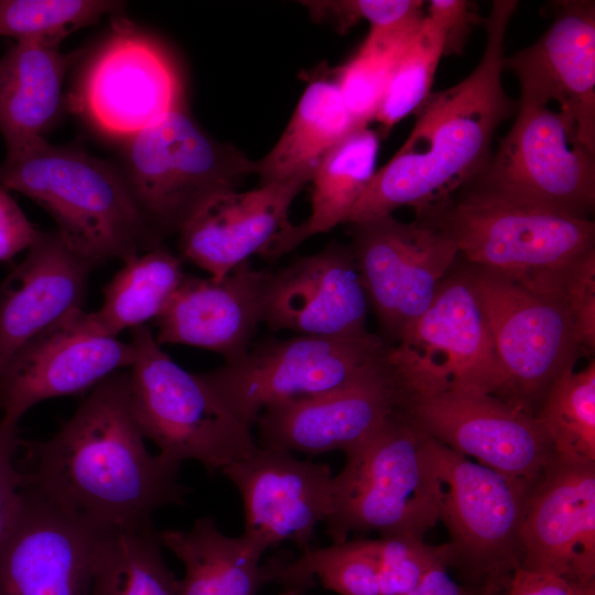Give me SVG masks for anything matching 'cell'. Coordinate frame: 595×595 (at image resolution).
<instances>
[{
	"label": "cell",
	"instance_id": "ee69618b",
	"mask_svg": "<svg viewBox=\"0 0 595 595\" xmlns=\"http://www.w3.org/2000/svg\"><path fill=\"white\" fill-rule=\"evenodd\" d=\"M448 565L431 571L424 580L404 595H489L493 591L484 587L469 588L455 582L447 572Z\"/></svg>",
	"mask_w": 595,
	"mask_h": 595
},
{
	"label": "cell",
	"instance_id": "1f68e13d",
	"mask_svg": "<svg viewBox=\"0 0 595 595\" xmlns=\"http://www.w3.org/2000/svg\"><path fill=\"white\" fill-rule=\"evenodd\" d=\"M424 15L393 25L370 26L357 52L336 69L334 80L359 126L374 120L388 82Z\"/></svg>",
	"mask_w": 595,
	"mask_h": 595
},
{
	"label": "cell",
	"instance_id": "836d02e7",
	"mask_svg": "<svg viewBox=\"0 0 595 595\" xmlns=\"http://www.w3.org/2000/svg\"><path fill=\"white\" fill-rule=\"evenodd\" d=\"M122 8L104 0H0V35L58 47L68 34Z\"/></svg>",
	"mask_w": 595,
	"mask_h": 595
},
{
	"label": "cell",
	"instance_id": "e0dca14e",
	"mask_svg": "<svg viewBox=\"0 0 595 595\" xmlns=\"http://www.w3.org/2000/svg\"><path fill=\"white\" fill-rule=\"evenodd\" d=\"M520 543L519 567L595 585V463L554 459L529 495Z\"/></svg>",
	"mask_w": 595,
	"mask_h": 595
},
{
	"label": "cell",
	"instance_id": "f546056e",
	"mask_svg": "<svg viewBox=\"0 0 595 595\" xmlns=\"http://www.w3.org/2000/svg\"><path fill=\"white\" fill-rule=\"evenodd\" d=\"M152 522L101 533L89 595H180V580L167 567Z\"/></svg>",
	"mask_w": 595,
	"mask_h": 595
},
{
	"label": "cell",
	"instance_id": "ab89813d",
	"mask_svg": "<svg viewBox=\"0 0 595 595\" xmlns=\"http://www.w3.org/2000/svg\"><path fill=\"white\" fill-rule=\"evenodd\" d=\"M20 442L18 424L0 420V548L17 526L26 498L23 473L14 463Z\"/></svg>",
	"mask_w": 595,
	"mask_h": 595
},
{
	"label": "cell",
	"instance_id": "ba28073f",
	"mask_svg": "<svg viewBox=\"0 0 595 595\" xmlns=\"http://www.w3.org/2000/svg\"><path fill=\"white\" fill-rule=\"evenodd\" d=\"M386 365L402 399L500 397L504 376L468 268L443 279L424 313L387 346Z\"/></svg>",
	"mask_w": 595,
	"mask_h": 595
},
{
	"label": "cell",
	"instance_id": "cb8c5ba5",
	"mask_svg": "<svg viewBox=\"0 0 595 595\" xmlns=\"http://www.w3.org/2000/svg\"><path fill=\"white\" fill-rule=\"evenodd\" d=\"M93 270L56 231H41L0 284V375L28 342L83 310Z\"/></svg>",
	"mask_w": 595,
	"mask_h": 595
},
{
	"label": "cell",
	"instance_id": "ac0fdd59",
	"mask_svg": "<svg viewBox=\"0 0 595 595\" xmlns=\"http://www.w3.org/2000/svg\"><path fill=\"white\" fill-rule=\"evenodd\" d=\"M0 548V595H89L101 532L26 489Z\"/></svg>",
	"mask_w": 595,
	"mask_h": 595
},
{
	"label": "cell",
	"instance_id": "9c48e42d",
	"mask_svg": "<svg viewBox=\"0 0 595 595\" xmlns=\"http://www.w3.org/2000/svg\"><path fill=\"white\" fill-rule=\"evenodd\" d=\"M387 346L371 333L298 335L259 343L242 358L199 375L224 407L251 429L269 407L326 393L379 370Z\"/></svg>",
	"mask_w": 595,
	"mask_h": 595
},
{
	"label": "cell",
	"instance_id": "5bb4252c",
	"mask_svg": "<svg viewBox=\"0 0 595 595\" xmlns=\"http://www.w3.org/2000/svg\"><path fill=\"white\" fill-rule=\"evenodd\" d=\"M401 410L451 450L530 485L555 459L538 418L494 396L444 392L404 398Z\"/></svg>",
	"mask_w": 595,
	"mask_h": 595
},
{
	"label": "cell",
	"instance_id": "7bdbcfd3",
	"mask_svg": "<svg viewBox=\"0 0 595 595\" xmlns=\"http://www.w3.org/2000/svg\"><path fill=\"white\" fill-rule=\"evenodd\" d=\"M507 595H595V585L517 567L508 581Z\"/></svg>",
	"mask_w": 595,
	"mask_h": 595
},
{
	"label": "cell",
	"instance_id": "f35d334b",
	"mask_svg": "<svg viewBox=\"0 0 595 595\" xmlns=\"http://www.w3.org/2000/svg\"><path fill=\"white\" fill-rule=\"evenodd\" d=\"M575 339L581 353L595 347V249L588 251L571 271L563 291Z\"/></svg>",
	"mask_w": 595,
	"mask_h": 595
},
{
	"label": "cell",
	"instance_id": "d590c367",
	"mask_svg": "<svg viewBox=\"0 0 595 595\" xmlns=\"http://www.w3.org/2000/svg\"><path fill=\"white\" fill-rule=\"evenodd\" d=\"M221 536L210 517L199 518L188 531L160 533L162 544L185 566L180 595H227L220 560Z\"/></svg>",
	"mask_w": 595,
	"mask_h": 595
},
{
	"label": "cell",
	"instance_id": "b9f144b4",
	"mask_svg": "<svg viewBox=\"0 0 595 595\" xmlns=\"http://www.w3.org/2000/svg\"><path fill=\"white\" fill-rule=\"evenodd\" d=\"M426 15L444 33V55L459 53L472 26L478 22V15L465 0H432Z\"/></svg>",
	"mask_w": 595,
	"mask_h": 595
},
{
	"label": "cell",
	"instance_id": "8992f818",
	"mask_svg": "<svg viewBox=\"0 0 595 595\" xmlns=\"http://www.w3.org/2000/svg\"><path fill=\"white\" fill-rule=\"evenodd\" d=\"M130 342L136 350L129 371L132 412L161 459L175 466L197 461L214 474L258 447L251 429L224 407L199 374L173 361L147 324L131 329Z\"/></svg>",
	"mask_w": 595,
	"mask_h": 595
},
{
	"label": "cell",
	"instance_id": "4316f807",
	"mask_svg": "<svg viewBox=\"0 0 595 595\" xmlns=\"http://www.w3.org/2000/svg\"><path fill=\"white\" fill-rule=\"evenodd\" d=\"M185 273L182 259L163 246L136 255L104 286L101 306L71 315L72 325L97 337H117L162 313Z\"/></svg>",
	"mask_w": 595,
	"mask_h": 595
},
{
	"label": "cell",
	"instance_id": "d6986e66",
	"mask_svg": "<svg viewBox=\"0 0 595 595\" xmlns=\"http://www.w3.org/2000/svg\"><path fill=\"white\" fill-rule=\"evenodd\" d=\"M69 317L32 338L8 363L0 375L1 421L19 424L36 403L90 391L132 366L131 342L87 335Z\"/></svg>",
	"mask_w": 595,
	"mask_h": 595
},
{
	"label": "cell",
	"instance_id": "f1b7e54d",
	"mask_svg": "<svg viewBox=\"0 0 595 595\" xmlns=\"http://www.w3.org/2000/svg\"><path fill=\"white\" fill-rule=\"evenodd\" d=\"M356 266L383 331L392 337L400 296L421 221L392 215L351 224Z\"/></svg>",
	"mask_w": 595,
	"mask_h": 595
},
{
	"label": "cell",
	"instance_id": "277c9868",
	"mask_svg": "<svg viewBox=\"0 0 595 595\" xmlns=\"http://www.w3.org/2000/svg\"><path fill=\"white\" fill-rule=\"evenodd\" d=\"M418 218L446 231L468 264L562 301L571 271L595 249L591 218L472 185Z\"/></svg>",
	"mask_w": 595,
	"mask_h": 595
},
{
	"label": "cell",
	"instance_id": "d4e9b609",
	"mask_svg": "<svg viewBox=\"0 0 595 595\" xmlns=\"http://www.w3.org/2000/svg\"><path fill=\"white\" fill-rule=\"evenodd\" d=\"M78 55L23 40L0 57V132L7 152L44 139L60 110L66 72Z\"/></svg>",
	"mask_w": 595,
	"mask_h": 595
},
{
	"label": "cell",
	"instance_id": "44dd1931",
	"mask_svg": "<svg viewBox=\"0 0 595 595\" xmlns=\"http://www.w3.org/2000/svg\"><path fill=\"white\" fill-rule=\"evenodd\" d=\"M402 397L386 363L379 370L336 390L262 411L258 445L310 454L346 451L401 410Z\"/></svg>",
	"mask_w": 595,
	"mask_h": 595
},
{
	"label": "cell",
	"instance_id": "e575fe53",
	"mask_svg": "<svg viewBox=\"0 0 595 595\" xmlns=\"http://www.w3.org/2000/svg\"><path fill=\"white\" fill-rule=\"evenodd\" d=\"M444 51V33L425 14L388 82L374 120L388 130L415 112L431 94Z\"/></svg>",
	"mask_w": 595,
	"mask_h": 595
},
{
	"label": "cell",
	"instance_id": "52a82bcc",
	"mask_svg": "<svg viewBox=\"0 0 595 595\" xmlns=\"http://www.w3.org/2000/svg\"><path fill=\"white\" fill-rule=\"evenodd\" d=\"M123 175L161 242L213 196L237 191L256 162L209 137L184 105L126 140Z\"/></svg>",
	"mask_w": 595,
	"mask_h": 595
},
{
	"label": "cell",
	"instance_id": "3957f363",
	"mask_svg": "<svg viewBox=\"0 0 595 595\" xmlns=\"http://www.w3.org/2000/svg\"><path fill=\"white\" fill-rule=\"evenodd\" d=\"M0 184L19 192L56 224V232L93 269L160 246L149 228L123 173L73 148L41 139L7 152Z\"/></svg>",
	"mask_w": 595,
	"mask_h": 595
},
{
	"label": "cell",
	"instance_id": "603a6c76",
	"mask_svg": "<svg viewBox=\"0 0 595 595\" xmlns=\"http://www.w3.org/2000/svg\"><path fill=\"white\" fill-rule=\"evenodd\" d=\"M309 182L296 177L213 196L177 232L181 256L212 278H224L291 225L290 207Z\"/></svg>",
	"mask_w": 595,
	"mask_h": 595
},
{
	"label": "cell",
	"instance_id": "30bf717a",
	"mask_svg": "<svg viewBox=\"0 0 595 595\" xmlns=\"http://www.w3.org/2000/svg\"><path fill=\"white\" fill-rule=\"evenodd\" d=\"M439 484L440 520L452 537V563L495 591L521 562L520 531L534 485L474 463L426 435Z\"/></svg>",
	"mask_w": 595,
	"mask_h": 595
},
{
	"label": "cell",
	"instance_id": "2e32d148",
	"mask_svg": "<svg viewBox=\"0 0 595 595\" xmlns=\"http://www.w3.org/2000/svg\"><path fill=\"white\" fill-rule=\"evenodd\" d=\"M552 8L548 30L504 65L518 78L520 99L556 104L595 153V2L555 1Z\"/></svg>",
	"mask_w": 595,
	"mask_h": 595
},
{
	"label": "cell",
	"instance_id": "ffe728a7",
	"mask_svg": "<svg viewBox=\"0 0 595 595\" xmlns=\"http://www.w3.org/2000/svg\"><path fill=\"white\" fill-rule=\"evenodd\" d=\"M368 304L351 249L332 242L271 272L262 322L299 335L356 337L369 333Z\"/></svg>",
	"mask_w": 595,
	"mask_h": 595
},
{
	"label": "cell",
	"instance_id": "7a4b0ae2",
	"mask_svg": "<svg viewBox=\"0 0 595 595\" xmlns=\"http://www.w3.org/2000/svg\"><path fill=\"white\" fill-rule=\"evenodd\" d=\"M517 7L516 0L494 1L484 21L486 44L477 66L459 83L430 94L415 111L408 139L375 172L345 224L391 215L401 206L423 215L483 173L496 130L517 110L502 83L505 37Z\"/></svg>",
	"mask_w": 595,
	"mask_h": 595
},
{
	"label": "cell",
	"instance_id": "5b68a950",
	"mask_svg": "<svg viewBox=\"0 0 595 595\" xmlns=\"http://www.w3.org/2000/svg\"><path fill=\"white\" fill-rule=\"evenodd\" d=\"M345 454L326 520L334 543L354 531L423 537L440 521L426 434L401 410Z\"/></svg>",
	"mask_w": 595,
	"mask_h": 595
},
{
	"label": "cell",
	"instance_id": "d6a6232c",
	"mask_svg": "<svg viewBox=\"0 0 595 595\" xmlns=\"http://www.w3.org/2000/svg\"><path fill=\"white\" fill-rule=\"evenodd\" d=\"M536 416L542 424L555 458L567 463H595V364L569 371L548 390Z\"/></svg>",
	"mask_w": 595,
	"mask_h": 595
},
{
	"label": "cell",
	"instance_id": "60d3db41",
	"mask_svg": "<svg viewBox=\"0 0 595 595\" xmlns=\"http://www.w3.org/2000/svg\"><path fill=\"white\" fill-rule=\"evenodd\" d=\"M39 230L0 184V262L9 261L36 240Z\"/></svg>",
	"mask_w": 595,
	"mask_h": 595
},
{
	"label": "cell",
	"instance_id": "7402d4cb",
	"mask_svg": "<svg viewBox=\"0 0 595 595\" xmlns=\"http://www.w3.org/2000/svg\"><path fill=\"white\" fill-rule=\"evenodd\" d=\"M270 275L248 261L221 279L185 274L155 320V340L215 351L226 363L242 358L262 322Z\"/></svg>",
	"mask_w": 595,
	"mask_h": 595
},
{
	"label": "cell",
	"instance_id": "4dcf8cb0",
	"mask_svg": "<svg viewBox=\"0 0 595 595\" xmlns=\"http://www.w3.org/2000/svg\"><path fill=\"white\" fill-rule=\"evenodd\" d=\"M263 566L266 582L279 583L283 595H302L315 580L339 595H381L377 540L311 547L298 559Z\"/></svg>",
	"mask_w": 595,
	"mask_h": 595
},
{
	"label": "cell",
	"instance_id": "6da1fadb",
	"mask_svg": "<svg viewBox=\"0 0 595 595\" xmlns=\"http://www.w3.org/2000/svg\"><path fill=\"white\" fill-rule=\"evenodd\" d=\"M132 412L129 372L117 371L90 390L48 440L21 441L26 489L105 533L133 530L190 489L178 466L152 455Z\"/></svg>",
	"mask_w": 595,
	"mask_h": 595
},
{
	"label": "cell",
	"instance_id": "74e56055",
	"mask_svg": "<svg viewBox=\"0 0 595 595\" xmlns=\"http://www.w3.org/2000/svg\"><path fill=\"white\" fill-rule=\"evenodd\" d=\"M316 21L331 22L346 32L361 20L370 26H388L424 15L421 0L303 1Z\"/></svg>",
	"mask_w": 595,
	"mask_h": 595
},
{
	"label": "cell",
	"instance_id": "8d00e7d4",
	"mask_svg": "<svg viewBox=\"0 0 595 595\" xmlns=\"http://www.w3.org/2000/svg\"><path fill=\"white\" fill-rule=\"evenodd\" d=\"M381 595H404L434 569L451 565L452 544L431 545L414 534L383 536L377 540Z\"/></svg>",
	"mask_w": 595,
	"mask_h": 595
},
{
	"label": "cell",
	"instance_id": "4fadbf2b",
	"mask_svg": "<svg viewBox=\"0 0 595 595\" xmlns=\"http://www.w3.org/2000/svg\"><path fill=\"white\" fill-rule=\"evenodd\" d=\"M90 61L73 105L106 136L127 140L184 105L167 51L122 13Z\"/></svg>",
	"mask_w": 595,
	"mask_h": 595
},
{
	"label": "cell",
	"instance_id": "9a60e30c",
	"mask_svg": "<svg viewBox=\"0 0 595 595\" xmlns=\"http://www.w3.org/2000/svg\"><path fill=\"white\" fill-rule=\"evenodd\" d=\"M221 473L240 493L242 536L264 551L284 541L302 551L311 548L317 524L332 510L334 475L328 465L258 445Z\"/></svg>",
	"mask_w": 595,
	"mask_h": 595
},
{
	"label": "cell",
	"instance_id": "7c38bea8",
	"mask_svg": "<svg viewBox=\"0 0 595 595\" xmlns=\"http://www.w3.org/2000/svg\"><path fill=\"white\" fill-rule=\"evenodd\" d=\"M468 185L589 218L595 206V153L558 109L519 99L511 129Z\"/></svg>",
	"mask_w": 595,
	"mask_h": 595
},
{
	"label": "cell",
	"instance_id": "484cf974",
	"mask_svg": "<svg viewBox=\"0 0 595 595\" xmlns=\"http://www.w3.org/2000/svg\"><path fill=\"white\" fill-rule=\"evenodd\" d=\"M378 151L379 136L368 126L356 128L335 144L312 176L309 218L283 229L261 256L278 259L305 239L345 224L376 172Z\"/></svg>",
	"mask_w": 595,
	"mask_h": 595
},
{
	"label": "cell",
	"instance_id": "8fae6325",
	"mask_svg": "<svg viewBox=\"0 0 595 595\" xmlns=\"http://www.w3.org/2000/svg\"><path fill=\"white\" fill-rule=\"evenodd\" d=\"M504 376L499 399L536 415L581 354L564 301L467 266Z\"/></svg>",
	"mask_w": 595,
	"mask_h": 595
},
{
	"label": "cell",
	"instance_id": "83f0119b",
	"mask_svg": "<svg viewBox=\"0 0 595 595\" xmlns=\"http://www.w3.org/2000/svg\"><path fill=\"white\" fill-rule=\"evenodd\" d=\"M359 126L334 79L317 78L302 94L270 152L256 162L260 185L312 176L327 152Z\"/></svg>",
	"mask_w": 595,
	"mask_h": 595
}]
</instances>
